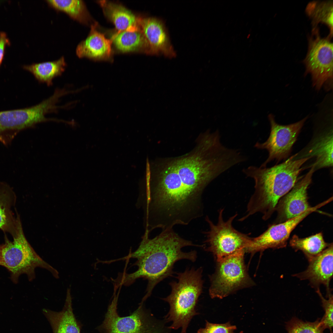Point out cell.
<instances>
[{
    "label": "cell",
    "instance_id": "obj_26",
    "mask_svg": "<svg viewBox=\"0 0 333 333\" xmlns=\"http://www.w3.org/2000/svg\"><path fill=\"white\" fill-rule=\"evenodd\" d=\"M320 319L314 322L304 321L294 317L286 322V328L288 333H324Z\"/></svg>",
    "mask_w": 333,
    "mask_h": 333
},
{
    "label": "cell",
    "instance_id": "obj_8",
    "mask_svg": "<svg viewBox=\"0 0 333 333\" xmlns=\"http://www.w3.org/2000/svg\"><path fill=\"white\" fill-rule=\"evenodd\" d=\"M332 36L328 35L321 37L318 27L312 29L308 35V48L303 62L306 74H311L314 87L320 89L333 78V43Z\"/></svg>",
    "mask_w": 333,
    "mask_h": 333
},
{
    "label": "cell",
    "instance_id": "obj_20",
    "mask_svg": "<svg viewBox=\"0 0 333 333\" xmlns=\"http://www.w3.org/2000/svg\"><path fill=\"white\" fill-rule=\"evenodd\" d=\"M111 39L116 48L121 52L138 51L151 55L148 43L138 25L116 33Z\"/></svg>",
    "mask_w": 333,
    "mask_h": 333
},
{
    "label": "cell",
    "instance_id": "obj_12",
    "mask_svg": "<svg viewBox=\"0 0 333 333\" xmlns=\"http://www.w3.org/2000/svg\"><path fill=\"white\" fill-rule=\"evenodd\" d=\"M323 206V203H320L296 217L283 222L269 225L259 236L251 238L246 252L253 254L268 249H276L286 247L291 233L297 226L308 216L318 212V209Z\"/></svg>",
    "mask_w": 333,
    "mask_h": 333
},
{
    "label": "cell",
    "instance_id": "obj_21",
    "mask_svg": "<svg viewBox=\"0 0 333 333\" xmlns=\"http://www.w3.org/2000/svg\"><path fill=\"white\" fill-rule=\"evenodd\" d=\"M66 66L64 58L62 57L54 61L25 65L23 68L31 73L39 83L51 86L53 85V80L62 75Z\"/></svg>",
    "mask_w": 333,
    "mask_h": 333
},
{
    "label": "cell",
    "instance_id": "obj_28",
    "mask_svg": "<svg viewBox=\"0 0 333 333\" xmlns=\"http://www.w3.org/2000/svg\"><path fill=\"white\" fill-rule=\"evenodd\" d=\"M236 329V326L232 325L229 322L218 324L211 323L206 320L205 327L200 328L197 333H235L234 331Z\"/></svg>",
    "mask_w": 333,
    "mask_h": 333
},
{
    "label": "cell",
    "instance_id": "obj_23",
    "mask_svg": "<svg viewBox=\"0 0 333 333\" xmlns=\"http://www.w3.org/2000/svg\"><path fill=\"white\" fill-rule=\"evenodd\" d=\"M333 0H314L309 2L305 9L311 20L312 28L320 23L327 25L330 30L329 35L333 36Z\"/></svg>",
    "mask_w": 333,
    "mask_h": 333
},
{
    "label": "cell",
    "instance_id": "obj_9",
    "mask_svg": "<svg viewBox=\"0 0 333 333\" xmlns=\"http://www.w3.org/2000/svg\"><path fill=\"white\" fill-rule=\"evenodd\" d=\"M118 296L119 293L114 294L105 319L98 328L101 333H162V326L151 320L144 302L130 315L120 316L117 310Z\"/></svg>",
    "mask_w": 333,
    "mask_h": 333
},
{
    "label": "cell",
    "instance_id": "obj_16",
    "mask_svg": "<svg viewBox=\"0 0 333 333\" xmlns=\"http://www.w3.org/2000/svg\"><path fill=\"white\" fill-rule=\"evenodd\" d=\"M97 26V23L91 25L88 36L77 46L76 53L79 58L99 60L108 59L111 57L113 40L107 39L98 31Z\"/></svg>",
    "mask_w": 333,
    "mask_h": 333
},
{
    "label": "cell",
    "instance_id": "obj_15",
    "mask_svg": "<svg viewBox=\"0 0 333 333\" xmlns=\"http://www.w3.org/2000/svg\"><path fill=\"white\" fill-rule=\"evenodd\" d=\"M137 24L148 43L151 55H162L170 58L175 57L176 53L162 20L153 17H138Z\"/></svg>",
    "mask_w": 333,
    "mask_h": 333
},
{
    "label": "cell",
    "instance_id": "obj_24",
    "mask_svg": "<svg viewBox=\"0 0 333 333\" xmlns=\"http://www.w3.org/2000/svg\"><path fill=\"white\" fill-rule=\"evenodd\" d=\"M331 244L325 241L322 232L304 238L294 235L289 241L290 246L295 251H302L308 260L319 254Z\"/></svg>",
    "mask_w": 333,
    "mask_h": 333
},
{
    "label": "cell",
    "instance_id": "obj_10",
    "mask_svg": "<svg viewBox=\"0 0 333 333\" xmlns=\"http://www.w3.org/2000/svg\"><path fill=\"white\" fill-rule=\"evenodd\" d=\"M271 129L269 136L264 142H257L254 145L257 149L266 150L268 157L260 167H265L271 161L275 160L279 162L287 158L290 154L292 147L307 117L296 123L287 125H281L275 121L272 114L268 116Z\"/></svg>",
    "mask_w": 333,
    "mask_h": 333
},
{
    "label": "cell",
    "instance_id": "obj_11",
    "mask_svg": "<svg viewBox=\"0 0 333 333\" xmlns=\"http://www.w3.org/2000/svg\"><path fill=\"white\" fill-rule=\"evenodd\" d=\"M44 106L39 103L25 108L0 111V141L9 144L20 131L46 120Z\"/></svg>",
    "mask_w": 333,
    "mask_h": 333
},
{
    "label": "cell",
    "instance_id": "obj_29",
    "mask_svg": "<svg viewBox=\"0 0 333 333\" xmlns=\"http://www.w3.org/2000/svg\"><path fill=\"white\" fill-rule=\"evenodd\" d=\"M10 44V41L6 33L3 32L0 33V66L3 61L6 47Z\"/></svg>",
    "mask_w": 333,
    "mask_h": 333
},
{
    "label": "cell",
    "instance_id": "obj_4",
    "mask_svg": "<svg viewBox=\"0 0 333 333\" xmlns=\"http://www.w3.org/2000/svg\"><path fill=\"white\" fill-rule=\"evenodd\" d=\"M202 273L201 267L197 269L187 268L184 271L177 273V281L169 283L171 292L162 298L170 307L165 318L167 322H172L169 328L176 330L181 328V333H186L191 319L199 314L195 309L202 292Z\"/></svg>",
    "mask_w": 333,
    "mask_h": 333
},
{
    "label": "cell",
    "instance_id": "obj_22",
    "mask_svg": "<svg viewBox=\"0 0 333 333\" xmlns=\"http://www.w3.org/2000/svg\"><path fill=\"white\" fill-rule=\"evenodd\" d=\"M99 3L105 14L115 25L117 33L137 26L138 18L123 6L105 1Z\"/></svg>",
    "mask_w": 333,
    "mask_h": 333
},
{
    "label": "cell",
    "instance_id": "obj_3",
    "mask_svg": "<svg viewBox=\"0 0 333 333\" xmlns=\"http://www.w3.org/2000/svg\"><path fill=\"white\" fill-rule=\"evenodd\" d=\"M296 154L281 163L270 167L250 166L242 170L254 181V192L247 206L242 221L259 213L263 220L269 219L275 212L279 199L294 186L300 177L303 165L310 158L297 159Z\"/></svg>",
    "mask_w": 333,
    "mask_h": 333
},
{
    "label": "cell",
    "instance_id": "obj_25",
    "mask_svg": "<svg viewBox=\"0 0 333 333\" xmlns=\"http://www.w3.org/2000/svg\"><path fill=\"white\" fill-rule=\"evenodd\" d=\"M51 7L64 12L74 20L87 24L89 16L83 1L80 0H47Z\"/></svg>",
    "mask_w": 333,
    "mask_h": 333
},
{
    "label": "cell",
    "instance_id": "obj_18",
    "mask_svg": "<svg viewBox=\"0 0 333 333\" xmlns=\"http://www.w3.org/2000/svg\"><path fill=\"white\" fill-rule=\"evenodd\" d=\"M333 131L330 129L320 134L313 140L302 155L295 157L298 159L314 158L312 166L314 170L333 166Z\"/></svg>",
    "mask_w": 333,
    "mask_h": 333
},
{
    "label": "cell",
    "instance_id": "obj_30",
    "mask_svg": "<svg viewBox=\"0 0 333 333\" xmlns=\"http://www.w3.org/2000/svg\"><path fill=\"white\" fill-rule=\"evenodd\" d=\"M0 265H2V245H0Z\"/></svg>",
    "mask_w": 333,
    "mask_h": 333
},
{
    "label": "cell",
    "instance_id": "obj_13",
    "mask_svg": "<svg viewBox=\"0 0 333 333\" xmlns=\"http://www.w3.org/2000/svg\"><path fill=\"white\" fill-rule=\"evenodd\" d=\"M315 171L311 166L309 171L300 177L293 187L279 199L276 208L277 215L274 224L286 221L311 207L308 201L307 190Z\"/></svg>",
    "mask_w": 333,
    "mask_h": 333
},
{
    "label": "cell",
    "instance_id": "obj_1",
    "mask_svg": "<svg viewBox=\"0 0 333 333\" xmlns=\"http://www.w3.org/2000/svg\"><path fill=\"white\" fill-rule=\"evenodd\" d=\"M193 152L169 161L148 182L144 195L152 216L167 225H186L203 215L202 194L206 187L233 167L228 150L213 140H199Z\"/></svg>",
    "mask_w": 333,
    "mask_h": 333
},
{
    "label": "cell",
    "instance_id": "obj_17",
    "mask_svg": "<svg viewBox=\"0 0 333 333\" xmlns=\"http://www.w3.org/2000/svg\"><path fill=\"white\" fill-rule=\"evenodd\" d=\"M72 302L70 290L68 289L61 311L43 309L42 312L50 323L53 333H80L81 324L73 313Z\"/></svg>",
    "mask_w": 333,
    "mask_h": 333
},
{
    "label": "cell",
    "instance_id": "obj_2",
    "mask_svg": "<svg viewBox=\"0 0 333 333\" xmlns=\"http://www.w3.org/2000/svg\"><path fill=\"white\" fill-rule=\"evenodd\" d=\"M148 236L145 234L138 248L125 257L137 259L134 265L137 266V269L131 273L121 274L115 282L119 286L130 285L139 278L147 280L146 294L142 299L144 301L151 295L157 284L172 276L174 266L176 262L183 259L193 262L196 261V251L184 252L182 250L183 248L188 246L203 247V245L195 244L183 238L173 228L162 230L152 239H150Z\"/></svg>",
    "mask_w": 333,
    "mask_h": 333
},
{
    "label": "cell",
    "instance_id": "obj_6",
    "mask_svg": "<svg viewBox=\"0 0 333 333\" xmlns=\"http://www.w3.org/2000/svg\"><path fill=\"white\" fill-rule=\"evenodd\" d=\"M224 210V208L219 210L216 224L208 216L205 219L209 229L204 232L206 239L203 248L212 253L217 261L237 252H246L251 238L233 227V221L238 214L236 213L225 221L223 217Z\"/></svg>",
    "mask_w": 333,
    "mask_h": 333
},
{
    "label": "cell",
    "instance_id": "obj_27",
    "mask_svg": "<svg viewBox=\"0 0 333 333\" xmlns=\"http://www.w3.org/2000/svg\"><path fill=\"white\" fill-rule=\"evenodd\" d=\"M316 292L320 297L324 311V314L320 320L321 325L324 330L329 329L331 333H332L333 298L332 294L327 295L328 299H325L323 296L319 288L316 290Z\"/></svg>",
    "mask_w": 333,
    "mask_h": 333
},
{
    "label": "cell",
    "instance_id": "obj_5",
    "mask_svg": "<svg viewBox=\"0 0 333 333\" xmlns=\"http://www.w3.org/2000/svg\"><path fill=\"white\" fill-rule=\"evenodd\" d=\"M2 266L11 274V279L15 283L21 274H26L30 281L35 277V269L40 267L47 269L56 278H59L57 271L43 260L31 247L23 233L22 225L13 241L5 236L4 243L2 245Z\"/></svg>",
    "mask_w": 333,
    "mask_h": 333
},
{
    "label": "cell",
    "instance_id": "obj_19",
    "mask_svg": "<svg viewBox=\"0 0 333 333\" xmlns=\"http://www.w3.org/2000/svg\"><path fill=\"white\" fill-rule=\"evenodd\" d=\"M15 193L7 183H0V229L8 232L13 237L18 234L21 225L19 216L16 211L15 217L12 208L15 205Z\"/></svg>",
    "mask_w": 333,
    "mask_h": 333
},
{
    "label": "cell",
    "instance_id": "obj_14",
    "mask_svg": "<svg viewBox=\"0 0 333 333\" xmlns=\"http://www.w3.org/2000/svg\"><path fill=\"white\" fill-rule=\"evenodd\" d=\"M333 243L320 253L308 260V266L304 271L292 276L301 280H306L311 287L317 290L323 285L326 296L331 293L330 284L333 277Z\"/></svg>",
    "mask_w": 333,
    "mask_h": 333
},
{
    "label": "cell",
    "instance_id": "obj_7",
    "mask_svg": "<svg viewBox=\"0 0 333 333\" xmlns=\"http://www.w3.org/2000/svg\"><path fill=\"white\" fill-rule=\"evenodd\" d=\"M245 252L241 251L217 261L216 271L210 276L209 292L212 298L222 299L253 284L245 264Z\"/></svg>",
    "mask_w": 333,
    "mask_h": 333
}]
</instances>
